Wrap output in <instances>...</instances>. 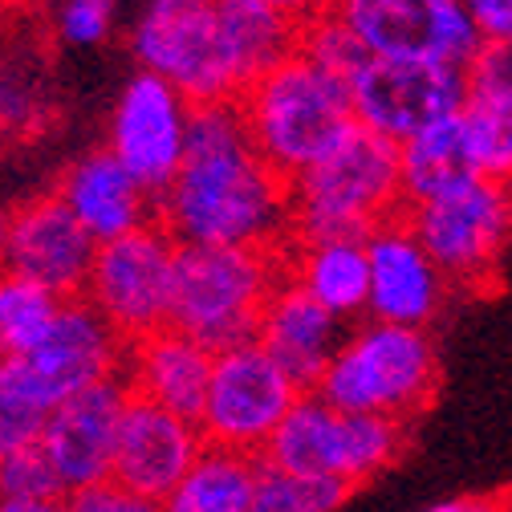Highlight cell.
Instances as JSON below:
<instances>
[{
	"instance_id": "obj_37",
	"label": "cell",
	"mask_w": 512,
	"mask_h": 512,
	"mask_svg": "<svg viewBox=\"0 0 512 512\" xmlns=\"http://www.w3.org/2000/svg\"><path fill=\"white\" fill-rule=\"evenodd\" d=\"M427 512H508L504 504H488L480 496H460V500H443V504H431Z\"/></svg>"
},
{
	"instance_id": "obj_8",
	"label": "cell",
	"mask_w": 512,
	"mask_h": 512,
	"mask_svg": "<svg viewBox=\"0 0 512 512\" xmlns=\"http://www.w3.org/2000/svg\"><path fill=\"white\" fill-rule=\"evenodd\" d=\"M452 289H488L512 236V183L476 179L403 212Z\"/></svg>"
},
{
	"instance_id": "obj_36",
	"label": "cell",
	"mask_w": 512,
	"mask_h": 512,
	"mask_svg": "<svg viewBox=\"0 0 512 512\" xmlns=\"http://www.w3.org/2000/svg\"><path fill=\"white\" fill-rule=\"evenodd\" d=\"M269 9H277V13H285L289 21H297L301 29L309 25V21H317V17H326L330 9H334V0H265Z\"/></svg>"
},
{
	"instance_id": "obj_26",
	"label": "cell",
	"mask_w": 512,
	"mask_h": 512,
	"mask_svg": "<svg viewBox=\"0 0 512 512\" xmlns=\"http://www.w3.org/2000/svg\"><path fill=\"white\" fill-rule=\"evenodd\" d=\"M261 460L240 456L228 447H204L179 488L163 500V512H248Z\"/></svg>"
},
{
	"instance_id": "obj_18",
	"label": "cell",
	"mask_w": 512,
	"mask_h": 512,
	"mask_svg": "<svg viewBox=\"0 0 512 512\" xmlns=\"http://www.w3.org/2000/svg\"><path fill=\"white\" fill-rule=\"evenodd\" d=\"M204 431L196 419H183L167 407H155L139 395H131L118 427V447H114V484L131 488L151 500H167L179 480L191 472L204 456Z\"/></svg>"
},
{
	"instance_id": "obj_13",
	"label": "cell",
	"mask_w": 512,
	"mask_h": 512,
	"mask_svg": "<svg viewBox=\"0 0 512 512\" xmlns=\"http://www.w3.org/2000/svg\"><path fill=\"white\" fill-rule=\"evenodd\" d=\"M354 118L362 131L403 147L427 126L456 118L468 106V70L411 66V61L366 57L350 74Z\"/></svg>"
},
{
	"instance_id": "obj_31",
	"label": "cell",
	"mask_w": 512,
	"mask_h": 512,
	"mask_svg": "<svg viewBox=\"0 0 512 512\" xmlns=\"http://www.w3.org/2000/svg\"><path fill=\"white\" fill-rule=\"evenodd\" d=\"M53 37L70 49H98L118 29V0H53Z\"/></svg>"
},
{
	"instance_id": "obj_21",
	"label": "cell",
	"mask_w": 512,
	"mask_h": 512,
	"mask_svg": "<svg viewBox=\"0 0 512 512\" xmlns=\"http://www.w3.org/2000/svg\"><path fill=\"white\" fill-rule=\"evenodd\" d=\"M212 370H216V354L204 342L187 338L171 326L131 346L122 378L131 387V395L200 423V411L212 387Z\"/></svg>"
},
{
	"instance_id": "obj_24",
	"label": "cell",
	"mask_w": 512,
	"mask_h": 512,
	"mask_svg": "<svg viewBox=\"0 0 512 512\" xmlns=\"http://www.w3.org/2000/svg\"><path fill=\"white\" fill-rule=\"evenodd\" d=\"M399 167H403V212L427 200H439V196H452V191L484 179L472 155L464 114L443 118L427 126L423 135L407 139L399 147Z\"/></svg>"
},
{
	"instance_id": "obj_6",
	"label": "cell",
	"mask_w": 512,
	"mask_h": 512,
	"mask_svg": "<svg viewBox=\"0 0 512 512\" xmlns=\"http://www.w3.org/2000/svg\"><path fill=\"white\" fill-rule=\"evenodd\" d=\"M126 41L139 70L171 82L191 106L240 102L244 94L220 25V0H143Z\"/></svg>"
},
{
	"instance_id": "obj_23",
	"label": "cell",
	"mask_w": 512,
	"mask_h": 512,
	"mask_svg": "<svg viewBox=\"0 0 512 512\" xmlns=\"http://www.w3.org/2000/svg\"><path fill=\"white\" fill-rule=\"evenodd\" d=\"M285 281L330 309L342 322H354L370 309V256L366 240H293L285 248Z\"/></svg>"
},
{
	"instance_id": "obj_3",
	"label": "cell",
	"mask_w": 512,
	"mask_h": 512,
	"mask_svg": "<svg viewBox=\"0 0 512 512\" xmlns=\"http://www.w3.org/2000/svg\"><path fill=\"white\" fill-rule=\"evenodd\" d=\"M285 285V252L179 244L171 326L212 354L256 342L273 293Z\"/></svg>"
},
{
	"instance_id": "obj_28",
	"label": "cell",
	"mask_w": 512,
	"mask_h": 512,
	"mask_svg": "<svg viewBox=\"0 0 512 512\" xmlns=\"http://www.w3.org/2000/svg\"><path fill=\"white\" fill-rule=\"evenodd\" d=\"M49 118V98L37 74L0 45V151L17 139L37 135Z\"/></svg>"
},
{
	"instance_id": "obj_11",
	"label": "cell",
	"mask_w": 512,
	"mask_h": 512,
	"mask_svg": "<svg viewBox=\"0 0 512 512\" xmlns=\"http://www.w3.org/2000/svg\"><path fill=\"white\" fill-rule=\"evenodd\" d=\"M301 399L305 391L273 362V354L261 342H244L216 354L200 431L212 447L261 460L269 439Z\"/></svg>"
},
{
	"instance_id": "obj_27",
	"label": "cell",
	"mask_w": 512,
	"mask_h": 512,
	"mask_svg": "<svg viewBox=\"0 0 512 512\" xmlns=\"http://www.w3.org/2000/svg\"><path fill=\"white\" fill-rule=\"evenodd\" d=\"M57 309L53 293L0 269V362L25 358L57 322Z\"/></svg>"
},
{
	"instance_id": "obj_2",
	"label": "cell",
	"mask_w": 512,
	"mask_h": 512,
	"mask_svg": "<svg viewBox=\"0 0 512 512\" xmlns=\"http://www.w3.org/2000/svg\"><path fill=\"white\" fill-rule=\"evenodd\" d=\"M236 106L256 151L289 183L358 131L350 82L305 53H293L273 74L252 82Z\"/></svg>"
},
{
	"instance_id": "obj_25",
	"label": "cell",
	"mask_w": 512,
	"mask_h": 512,
	"mask_svg": "<svg viewBox=\"0 0 512 512\" xmlns=\"http://www.w3.org/2000/svg\"><path fill=\"white\" fill-rule=\"evenodd\" d=\"M220 25L244 90L301 53V25L269 9L265 0H220Z\"/></svg>"
},
{
	"instance_id": "obj_7",
	"label": "cell",
	"mask_w": 512,
	"mask_h": 512,
	"mask_svg": "<svg viewBox=\"0 0 512 512\" xmlns=\"http://www.w3.org/2000/svg\"><path fill=\"white\" fill-rule=\"evenodd\" d=\"M403 439H407V423L399 419L350 415L330 407L326 399L305 395L269 439L261 464L293 476L342 480L358 488L399 460Z\"/></svg>"
},
{
	"instance_id": "obj_19",
	"label": "cell",
	"mask_w": 512,
	"mask_h": 512,
	"mask_svg": "<svg viewBox=\"0 0 512 512\" xmlns=\"http://www.w3.org/2000/svg\"><path fill=\"white\" fill-rule=\"evenodd\" d=\"M53 196L70 208V216L98 244L135 236L159 224V196L110 147H94L78 155L57 175Z\"/></svg>"
},
{
	"instance_id": "obj_35",
	"label": "cell",
	"mask_w": 512,
	"mask_h": 512,
	"mask_svg": "<svg viewBox=\"0 0 512 512\" xmlns=\"http://www.w3.org/2000/svg\"><path fill=\"white\" fill-rule=\"evenodd\" d=\"M464 9L484 45L512 49V0H464Z\"/></svg>"
},
{
	"instance_id": "obj_14",
	"label": "cell",
	"mask_w": 512,
	"mask_h": 512,
	"mask_svg": "<svg viewBox=\"0 0 512 512\" xmlns=\"http://www.w3.org/2000/svg\"><path fill=\"white\" fill-rule=\"evenodd\" d=\"M191 118H196V106L171 82H163L147 70H135L114 98L106 147L131 167L155 196H163L187 159Z\"/></svg>"
},
{
	"instance_id": "obj_34",
	"label": "cell",
	"mask_w": 512,
	"mask_h": 512,
	"mask_svg": "<svg viewBox=\"0 0 512 512\" xmlns=\"http://www.w3.org/2000/svg\"><path fill=\"white\" fill-rule=\"evenodd\" d=\"M70 512H163V500H151V496H139L122 484H98L82 496L70 500Z\"/></svg>"
},
{
	"instance_id": "obj_39",
	"label": "cell",
	"mask_w": 512,
	"mask_h": 512,
	"mask_svg": "<svg viewBox=\"0 0 512 512\" xmlns=\"http://www.w3.org/2000/svg\"><path fill=\"white\" fill-rule=\"evenodd\" d=\"M5 248H9V212L0 208V269H5Z\"/></svg>"
},
{
	"instance_id": "obj_38",
	"label": "cell",
	"mask_w": 512,
	"mask_h": 512,
	"mask_svg": "<svg viewBox=\"0 0 512 512\" xmlns=\"http://www.w3.org/2000/svg\"><path fill=\"white\" fill-rule=\"evenodd\" d=\"M0 512H70V500H5L0 496Z\"/></svg>"
},
{
	"instance_id": "obj_33",
	"label": "cell",
	"mask_w": 512,
	"mask_h": 512,
	"mask_svg": "<svg viewBox=\"0 0 512 512\" xmlns=\"http://www.w3.org/2000/svg\"><path fill=\"white\" fill-rule=\"evenodd\" d=\"M0 496L5 500H66L49 456L41 452V443L25 447V452L0 464Z\"/></svg>"
},
{
	"instance_id": "obj_4",
	"label": "cell",
	"mask_w": 512,
	"mask_h": 512,
	"mask_svg": "<svg viewBox=\"0 0 512 512\" xmlns=\"http://www.w3.org/2000/svg\"><path fill=\"white\" fill-rule=\"evenodd\" d=\"M293 240H366L403 216L399 147L358 131L293 183Z\"/></svg>"
},
{
	"instance_id": "obj_32",
	"label": "cell",
	"mask_w": 512,
	"mask_h": 512,
	"mask_svg": "<svg viewBox=\"0 0 512 512\" xmlns=\"http://www.w3.org/2000/svg\"><path fill=\"white\" fill-rule=\"evenodd\" d=\"M301 53L313 57L317 66H326V70L342 74L346 82H350V74L366 61L362 45L354 41V33H350L334 13L317 17V21H309V25L301 29Z\"/></svg>"
},
{
	"instance_id": "obj_1",
	"label": "cell",
	"mask_w": 512,
	"mask_h": 512,
	"mask_svg": "<svg viewBox=\"0 0 512 512\" xmlns=\"http://www.w3.org/2000/svg\"><path fill=\"white\" fill-rule=\"evenodd\" d=\"M159 224L179 244L273 252L293 244V187L256 151L236 102L196 106L187 159L159 196Z\"/></svg>"
},
{
	"instance_id": "obj_17",
	"label": "cell",
	"mask_w": 512,
	"mask_h": 512,
	"mask_svg": "<svg viewBox=\"0 0 512 512\" xmlns=\"http://www.w3.org/2000/svg\"><path fill=\"white\" fill-rule=\"evenodd\" d=\"M370 256V322L427 330L447 305V277L427 256L407 216H395L366 236Z\"/></svg>"
},
{
	"instance_id": "obj_30",
	"label": "cell",
	"mask_w": 512,
	"mask_h": 512,
	"mask_svg": "<svg viewBox=\"0 0 512 512\" xmlns=\"http://www.w3.org/2000/svg\"><path fill=\"white\" fill-rule=\"evenodd\" d=\"M45 415L49 411L37 407V399L21 387V378L13 374V366L0 362V464L41 439Z\"/></svg>"
},
{
	"instance_id": "obj_22",
	"label": "cell",
	"mask_w": 512,
	"mask_h": 512,
	"mask_svg": "<svg viewBox=\"0 0 512 512\" xmlns=\"http://www.w3.org/2000/svg\"><path fill=\"white\" fill-rule=\"evenodd\" d=\"M464 126L484 179L512 183V49L484 45L468 70Z\"/></svg>"
},
{
	"instance_id": "obj_40",
	"label": "cell",
	"mask_w": 512,
	"mask_h": 512,
	"mask_svg": "<svg viewBox=\"0 0 512 512\" xmlns=\"http://www.w3.org/2000/svg\"><path fill=\"white\" fill-rule=\"evenodd\" d=\"M0 5H9V0H0Z\"/></svg>"
},
{
	"instance_id": "obj_9",
	"label": "cell",
	"mask_w": 512,
	"mask_h": 512,
	"mask_svg": "<svg viewBox=\"0 0 512 512\" xmlns=\"http://www.w3.org/2000/svg\"><path fill=\"white\" fill-rule=\"evenodd\" d=\"M330 13L374 61L472 70L484 53L464 0H334Z\"/></svg>"
},
{
	"instance_id": "obj_12",
	"label": "cell",
	"mask_w": 512,
	"mask_h": 512,
	"mask_svg": "<svg viewBox=\"0 0 512 512\" xmlns=\"http://www.w3.org/2000/svg\"><path fill=\"white\" fill-rule=\"evenodd\" d=\"M126 358H131V342L86 297H78L61 301L49 334L25 358H9V366L21 378V387L37 399V407L53 411L82 391L122 378Z\"/></svg>"
},
{
	"instance_id": "obj_20",
	"label": "cell",
	"mask_w": 512,
	"mask_h": 512,
	"mask_svg": "<svg viewBox=\"0 0 512 512\" xmlns=\"http://www.w3.org/2000/svg\"><path fill=\"white\" fill-rule=\"evenodd\" d=\"M346 322L334 317L330 309H322L313 297H305L297 285H281L261 317V330H256V342H261L273 362L297 382L305 395L317 391V382L330 370L334 354L346 342Z\"/></svg>"
},
{
	"instance_id": "obj_16",
	"label": "cell",
	"mask_w": 512,
	"mask_h": 512,
	"mask_svg": "<svg viewBox=\"0 0 512 512\" xmlns=\"http://www.w3.org/2000/svg\"><path fill=\"white\" fill-rule=\"evenodd\" d=\"M126 403H131V387H126V378H114L94 391L66 399L45 415V431L37 443L49 456L66 500H74L98 484H110Z\"/></svg>"
},
{
	"instance_id": "obj_29",
	"label": "cell",
	"mask_w": 512,
	"mask_h": 512,
	"mask_svg": "<svg viewBox=\"0 0 512 512\" xmlns=\"http://www.w3.org/2000/svg\"><path fill=\"white\" fill-rule=\"evenodd\" d=\"M354 488L342 480H317V476H293L281 468L261 464L252 488L248 512H334Z\"/></svg>"
},
{
	"instance_id": "obj_10",
	"label": "cell",
	"mask_w": 512,
	"mask_h": 512,
	"mask_svg": "<svg viewBox=\"0 0 512 512\" xmlns=\"http://www.w3.org/2000/svg\"><path fill=\"white\" fill-rule=\"evenodd\" d=\"M175 269H179V240L163 224H151L135 236H122L98 248L86 301L135 346L151 334L171 330Z\"/></svg>"
},
{
	"instance_id": "obj_5",
	"label": "cell",
	"mask_w": 512,
	"mask_h": 512,
	"mask_svg": "<svg viewBox=\"0 0 512 512\" xmlns=\"http://www.w3.org/2000/svg\"><path fill=\"white\" fill-rule=\"evenodd\" d=\"M439 387V350L427 330L366 322L354 326L317 382V399L350 415L411 423Z\"/></svg>"
},
{
	"instance_id": "obj_15",
	"label": "cell",
	"mask_w": 512,
	"mask_h": 512,
	"mask_svg": "<svg viewBox=\"0 0 512 512\" xmlns=\"http://www.w3.org/2000/svg\"><path fill=\"white\" fill-rule=\"evenodd\" d=\"M98 248L102 244L49 191V196H33L9 212L5 273L41 285L57 301H78L86 297Z\"/></svg>"
}]
</instances>
